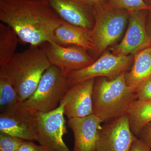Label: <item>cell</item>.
I'll use <instances>...</instances> for the list:
<instances>
[{
	"instance_id": "cell-6",
	"label": "cell",
	"mask_w": 151,
	"mask_h": 151,
	"mask_svg": "<svg viewBox=\"0 0 151 151\" xmlns=\"http://www.w3.org/2000/svg\"><path fill=\"white\" fill-rule=\"evenodd\" d=\"M64 103L47 113H35L36 128L38 141L47 151H70L63 140L67 133L64 118Z\"/></svg>"
},
{
	"instance_id": "cell-7",
	"label": "cell",
	"mask_w": 151,
	"mask_h": 151,
	"mask_svg": "<svg viewBox=\"0 0 151 151\" xmlns=\"http://www.w3.org/2000/svg\"><path fill=\"white\" fill-rule=\"evenodd\" d=\"M134 60L131 55H118L106 52L87 67L73 70L67 76L68 89L74 84L99 77L113 78L126 72Z\"/></svg>"
},
{
	"instance_id": "cell-23",
	"label": "cell",
	"mask_w": 151,
	"mask_h": 151,
	"mask_svg": "<svg viewBox=\"0 0 151 151\" xmlns=\"http://www.w3.org/2000/svg\"><path fill=\"white\" fill-rule=\"evenodd\" d=\"M17 151H47L43 146L36 145L32 141H24Z\"/></svg>"
},
{
	"instance_id": "cell-17",
	"label": "cell",
	"mask_w": 151,
	"mask_h": 151,
	"mask_svg": "<svg viewBox=\"0 0 151 151\" xmlns=\"http://www.w3.org/2000/svg\"><path fill=\"white\" fill-rule=\"evenodd\" d=\"M127 114L131 130L137 137L143 128L151 122V101L135 100Z\"/></svg>"
},
{
	"instance_id": "cell-25",
	"label": "cell",
	"mask_w": 151,
	"mask_h": 151,
	"mask_svg": "<svg viewBox=\"0 0 151 151\" xmlns=\"http://www.w3.org/2000/svg\"><path fill=\"white\" fill-rule=\"evenodd\" d=\"M129 151H151V148L139 138L135 139Z\"/></svg>"
},
{
	"instance_id": "cell-14",
	"label": "cell",
	"mask_w": 151,
	"mask_h": 151,
	"mask_svg": "<svg viewBox=\"0 0 151 151\" xmlns=\"http://www.w3.org/2000/svg\"><path fill=\"white\" fill-rule=\"evenodd\" d=\"M103 123L94 114L82 118L68 119V125L74 136L73 151H94Z\"/></svg>"
},
{
	"instance_id": "cell-12",
	"label": "cell",
	"mask_w": 151,
	"mask_h": 151,
	"mask_svg": "<svg viewBox=\"0 0 151 151\" xmlns=\"http://www.w3.org/2000/svg\"><path fill=\"white\" fill-rule=\"evenodd\" d=\"M63 20L92 30L94 24V5L85 0H44Z\"/></svg>"
},
{
	"instance_id": "cell-28",
	"label": "cell",
	"mask_w": 151,
	"mask_h": 151,
	"mask_svg": "<svg viewBox=\"0 0 151 151\" xmlns=\"http://www.w3.org/2000/svg\"><path fill=\"white\" fill-rule=\"evenodd\" d=\"M146 4L151 7V0H143Z\"/></svg>"
},
{
	"instance_id": "cell-5",
	"label": "cell",
	"mask_w": 151,
	"mask_h": 151,
	"mask_svg": "<svg viewBox=\"0 0 151 151\" xmlns=\"http://www.w3.org/2000/svg\"><path fill=\"white\" fill-rule=\"evenodd\" d=\"M68 89L67 76L59 68L51 65L45 71L34 92L22 103L34 113L50 112L59 106Z\"/></svg>"
},
{
	"instance_id": "cell-16",
	"label": "cell",
	"mask_w": 151,
	"mask_h": 151,
	"mask_svg": "<svg viewBox=\"0 0 151 151\" xmlns=\"http://www.w3.org/2000/svg\"><path fill=\"white\" fill-rule=\"evenodd\" d=\"M151 77V45L134 55V64L129 72L125 73L127 85L136 89Z\"/></svg>"
},
{
	"instance_id": "cell-4",
	"label": "cell",
	"mask_w": 151,
	"mask_h": 151,
	"mask_svg": "<svg viewBox=\"0 0 151 151\" xmlns=\"http://www.w3.org/2000/svg\"><path fill=\"white\" fill-rule=\"evenodd\" d=\"M130 12L116 9L104 2L94 5V24L91 30L94 57L98 56L122 36Z\"/></svg>"
},
{
	"instance_id": "cell-11",
	"label": "cell",
	"mask_w": 151,
	"mask_h": 151,
	"mask_svg": "<svg viewBox=\"0 0 151 151\" xmlns=\"http://www.w3.org/2000/svg\"><path fill=\"white\" fill-rule=\"evenodd\" d=\"M35 113L21 103L0 114V133L24 141H38Z\"/></svg>"
},
{
	"instance_id": "cell-9",
	"label": "cell",
	"mask_w": 151,
	"mask_h": 151,
	"mask_svg": "<svg viewBox=\"0 0 151 151\" xmlns=\"http://www.w3.org/2000/svg\"><path fill=\"white\" fill-rule=\"evenodd\" d=\"M137 137L131 130L128 116L125 114L102 126L94 151H129Z\"/></svg>"
},
{
	"instance_id": "cell-20",
	"label": "cell",
	"mask_w": 151,
	"mask_h": 151,
	"mask_svg": "<svg viewBox=\"0 0 151 151\" xmlns=\"http://www.w3.org/2000/svg\"><path fill=\"white\" fill-rule=\"evenodd\" d=\"M107 3L113 8L129 12L151 9L143 0H108Z\"/></svg>"
},
{
	"instance_id": "cell-2",
	"label": "cell",
	"mask_w": 151,
	"mask_h": 151,
	"mask_svg": "<svg viewBox=\"0 0 151 151\" xmlns=\"http://www.w3.org/2000/svg\"><path fill=\"white\" fill-rule=\"evenodd\" d=\"M125 73L113 78L95 79L92 94L93 114L103 123L127 114L132 103L137 100L136 89L126 83Z\"/></svg>"
},
{
	"instance_id": "cell-1",
	"label": "cell",
	"mask_w": 151,
	"mask_h": 151,
	"mask_svg": "<svg viewBox=\"0 0 151 151\" xmlns=\"http://www.w3.org/2000/svg\"><path fill=\"white\" fill-rule=\"evenodd\" d=\"M0 20L33 46L55 42V30L63 21L44 0H0Z\"/></svg>"
},
{
	"instance_id": "cell-26",
	"label": "cell",
	"mask_w": 151,
	"mask_h": 151,
	"mask_svg": "<svg viewBox=\"0 0 151 151\" xmlns=\"http://www.w3.org/2000/svg\"><path fill=\"white\" fill-rule=\"evenodd\" d=\"M147 31L149 35L151 37V9L148 11V24L146 26Z\"/></svg>"
},
{
	"instance_id": "cell-27",
	"label": "cell",
	"mask_w": 151,
	"mask_h": 151,
	"mask_svg": "<svg viewBox=\"0 0 151 151\" xmlns=\"http://www.w3.org/2000/svg\"><path fill=\"white\" fill-rule=\"evenodd\" d=\"M85 1L90 3V4H92L94 5H95L97 4L104 2L106 0H85Z\"/></svg>"
},
{
	"instance_id": "cell-22",
	"label": "cell",
	"mask_w": 151,
	"mask_h": 151,
	"mask_svg": "<svg viewBox=\"0 0 151 151\" xmlns=\"http://www.w3.org/2000/svg\"><path fill=\"white\" fill-rule=\"evenodd\" d=\"M137 99L142 101H151V77L143 81L135 90Z\"/></svg>"
},
{
	"instance_id": "cell-24",
	"label": "cell",
	"mask_w": 151,
	"mask_h": 151,
	"mask_svg": "<svg viewBox=\"0 0 151 151\" xmlns=\"http://www.w3.org/2000/svg\"><path fill=\"white\" fill-rule=\"evenodd\" d=\"M137 137L140 139L151 148V122L143 128Z\"/></svg>"
},
{
	"instance_id": "cell-3",
	"label": "cell",
	"mask_w": 151,
	"mask_h": 151,
	"mask_svg": "<svg viewBox=\"0 0 151 151\" xmlns=\"http://www.w3.org/2000/svg\"><path fill=\"white\" fill-rule=\"evenodd\" d=\"M51 65L40 46L31 45L24 51L16 53L0 69L4 70L22 103L34 92L45 71Z\"/></svg>"
},
{
	"instance_id": "cell-13",
	"label": "cell",
	"mask_w": 151,
	"mask_h": 151,
	"mask_svg": "<svg viewBox=\"0 0 151 151\" xmlns=\"http://www.w3.org/2000/svg\"><path fill=\"white\" fill-rule=\"evenodd\" d=\"M95 79L77 83L68 89L61 101L64 103V115L68 119L93 114L92 94Z\"/></svg>"
},
{
	"instance_id": "cell-10",
	"label": "cell",
	"mask_w": 151,
	"mask_h": 151,
	"mask_svg": "<svg viewBox=\"0 0 151 151\" xmlns=\"http://www.w3.org/2000/svg\"><path fill=\"white\" fill-rule=\"evenodd\" d=\"M149 10L130 12L128 28L124 38L113 49L118 55H134L151 45V37L146 27Z\"/></svg>"
},
{
	"instance_id": "cell-19",
	"label": "cell",
	"mask_w": 151,
	"mask_h": 151,
	"mask_svg": "<svg viewBox=\"0 0 151 151\" xmlns=\"http://www.w3.org/2000/svg\"><path fill=\"white\" fill-rule=\"evenodd\" d=\"M22 102L4 70L0 69V107L1 112L14 108Z\"/></svg>"
},
{
	"instance_id": "cell-8",
	"label": "cell",
	"mask_w": 151,
	"mask_h": 151,
	"mask_svg": "<svg viewBox=\"0 0 151 151\" xmlns=\"http://www.w3.org/2000/svg\"><path fill=\"white\" fill-rule=\"evenodd\" d=\"M40 46L51 65L59 68L66 76L71 71L87 67L95 61L87 50L81 47L61 46L50 42H45Z\"/></svg>"
},
{
	"instance_id": "cell-15",
	"label": "cell",
	"mask_w": 151,
	"mask_h": 151,
	"mask_svg": "<svg viewBox=\"0 0 151 151\" xmlns=\"http://www.w3.org/2000/svg\"><path fill=\"white\" fill-rule=\"evenodd\" d=\"M55 42L61 46L76 45L92 51L94 48L91 30L63 22L54 32Z\"/></svg>"
},
{
	"instance_id": "cell-18",
	"label": "cell",
	"mask_w": 151,
	"mask_h": 151,
	"mask_svg": "<svg viewBox=\"0 0 151 151\" xmlns=\"http://www.w3.org/2000/svg\"><path fill=\"white\" fill-rule=\"evenodd\" d=\"M19 40L9 27L0 24V68H4L14 56Z\"/></svg>"
},
{
	"instance_id": "cell-21",
	"label": "cell",
	"mask_w": 151,
	"mask_h": 151,
	"mask_svg": "<svg viewBox=\"0 0 151 151\" xmlns=\"http://www.w3.org/2000/svg\"><path fill=\"white\" fill-rule=\"evenodd\" d=\"M24 141L8 134L0 133V151H17Z\"/></svg>"
}]
</instances>
